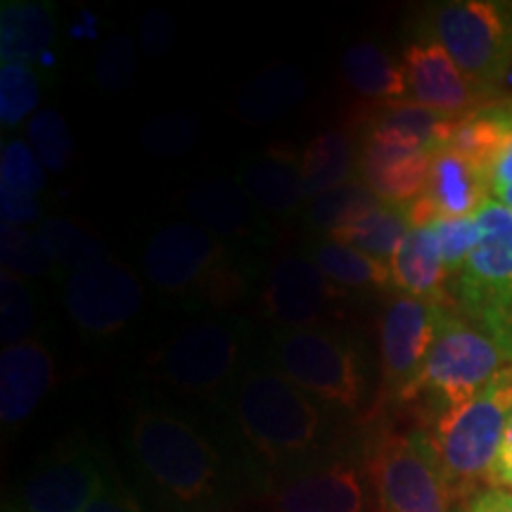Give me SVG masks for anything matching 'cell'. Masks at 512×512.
Masks as SVG:
<instances>
[{
    "label": "cell",
    "mask_w": 512,
    "mask_h": 512,
    "mask_svg": "<svg viewBox=\"0 0 512 512\" xmlns=\"http://www.w3.org/2000/svg\"><path fill=\"white\" fill-rule=\"evenodd\" d=\"M463 512H512V491H482V494H477L465 505Z\"/></svg>",
    "instance_id": "f6af8a7d"
},
{
    "label": "cell",
    "mask_w": 512,
    "mask_h": 512,
    "mask_svg": "<svg viewBox=\"0 0 512 512\" xmlns=\"http://www.w3.org/2000/svg\"><path fill=\"white\" fill-rule=\"evenodd\" d=\"M0 219H3V226L29 228L31 223L41 221V204L31 197L0 192Z\"/></svg>",
    "instance_id": "7bdbcfd3"
},
{
    "label": "cell",
    "mask_w": 512,
    "mask_h": 512,
    "mask_svg": "<svg viewBox=\"0 0 512 512\" xmlns=\"http://www.w3.org/2000/svg\"><path fill=\"white\" fill-rule=\"evenodd\" d=\"M176 22L164 8L147 10L140 19V50L147 57H162L174 46Z\"/></svg>",
    "instance_id": "60d3db41"
},
{
    "label": "cell",
    "mask_w": 512,
    "mask_h": 512,
    "mask_svg": "<svg viewBox=\"0 0 512 512\" xmlns=\"http://www.w3.org/2000/svg\"><path fill=\"white\" fill-rule=\"evenodd\" d=\"M463 119L465 117L437 112L415 100H392L377 102L375 110L368 112L366 121L399 128V131L420 140L432 155H437L439 150H444L451 143L453 133H456V128Z\"/></svg>",
    "instance_id": "f546056e"
},
{
    "label": "cell",
    "mask_w": 512,
    "mask_h": 512,
    "mask_svg": "<svg viewBox=\"0 0 512 512\" xmlns=\"http://www.w3.org/2000/svg\"><path fill=\"white\" fill-rule=\"evenodd\" d=\"M479 242L458 278L467 323L489 335L512 361V211L489 200L477 211Z\"/></svg>",
    "instance_id": "9c48e42d"
},
{
    "label": "cell",
    "mask_w": 512,
    "mask_h": 512,
    "mask_svg": "<svg viewBox=\"0 0 512 512\" xmlns=\"http://www.w3.org/2000/svg\"><path fill=\"white\" fill-rule=\"evenodd\" d=\"M62 302L81 335L110 339L121 335L140 316L145 285L131 266L107 256L64 280Z\"/></svg>",
    "instance_id": "7c38bea8"
},
{
    "label": "cell",
    "mask_w": 512,
    "mask_h": 512,
    "mask_svg": "<svg viewBox=\"0 0 512 512\" xmlns=\"http://www.w3.org/2000/svg\"><path fill=\"white\" fill-rule=\"evenodd\" d=\"M491 195H494L496 202H501L503 207H508L512 211V185H508V188H501V190L491 192Z\"/></svg>",
    "instance_id": "7dc6e473"
},
{
    "label": "cell",
    "mask_w": 512,
    "mask_h": 512,
    "mask_svg": "<svg viewBox=\"0 0 512 512\" xmlns=\"http://www.w3.org/2000/svg\"><path fill=\"white\" fill-rule=\"evenodd\" d=\"M349 292L330 283L309 252L294 249L273 261L259 287L261 316L278 330L332 328Z\"/></svg>",
    "instance_id": "8fae6325"
},
{
    "label": "cell",
    "mask_w": 512,
    "mask_h": 512,
    "mask_svg": "<svg viewBox=\"0 0 512 512\" xmlns=\"http://www.w3.org/2000/svg\"><path fill=\"white\" fill-rule=\"evenodd\" d=\"M342 74L363 98L377 102L403 100L408 93V76L403 62L394 60L382 46L361 41L347 48L342 57Z\"/></svg>",
    "instance_id": "484cf974"
},
{
    "label": "cell",
    "mask_w": 512,
    "mask_h": 512,
    "mask_svg": "<svg viewBox=\"0 0 512 512\" xmlns=\"http://www.w3.org/2000/svg\"><path fill=\"white\" fill-rule=\"evenodd\" d=\"M510 418L512 366H505L475 399L434 422L432 444L458 503L489 475Z\"/></svg>",
    "instance_id": "ba28073f"
},
{
    "label": "cell",
    "mask_w": 512,
    "mask_h": 512,
    "mask_svg": "<svg viewBox=\"0 0 512 512\" xmlns=\"http://www.w3.org/2000/svg\"><path fill=\"white\" fill-rule=\"evenodd\" d=\"M264 503L271 512H377L366 456L354 453L273 484Z\"/></svg>",
    "instance_id": "5bb4252c"
},
{
    "label": "cell",
    "mask_w": 512,
    "mask_h": 512,
    "mask_svg": "<svg viewBox=\"0 0 512 512\" xmlns=\"http://www.w3.org/2000/svg\"><path fill=\"white\" fill-rule=\"evenodd\" d=\"M320 271L330 283H335L342 290H370V287H389L392 283V268L384 261H377L373 256L361 252V249L342 245L335 240H318L309 249Z\"/></svg>",
    "instance_id": "f1b7e54d"
},
{
    "label": "cell",
    "mask_w": 512,
    "mask_h": 512,
    "mask_svg": "<svg viewBox=\"0 0 512 512\" xmlns=\"http://www.w3.org/2000/svg\"><path fill=\"white\" fill-rule=\"evenodd\" d=\"M432 157L420 140L399 128L366 121L358 143V181L377 200L411 204L425 192Z\"/></svg>",
    "instance_id": "2e32d148"
},
{
    "label": "cell",
    "mask_w": 512,
    "mask_h": 512,
    "mask_svg": "<svg viewBox=\"0 0 512 512\" xmlns=\"http://www.w3.org/2000/svg\"><path fill=\"white\" fill-rule=\"evenodd\" d=\"M403 69L408 76V93L420 105L453 117H467L484 107L479 105L484 93L465 79L451 55L432 38L418 36L403 48Z\"/></svg>",
    "instance_id": "ac0fdd59"
},
{
    "label": "cell",
    "mask_w": 512,
    "mask_h": 512,
    "mask_svg": "<svg viewBox=\"0 0 512 512\" xmlns=\"http://www.w3.org/2000/svg\"><path fill=\"white\" fill-rule=\"evenodd\" d=\"M418 36L437 41L479 93L501 86L512 64V3L458 0L427 10Z\"/></svg>",
    "instance_id": "52a82bcc"
},
{
    "label": "cell",
    "mask_w": 512,
    "mask_h": 512,
    "mask_svg": "<svg viewBox=\"0 0 512 512\" xmlns=\"http://www.w3.org/2000/svg\"><path fill=\"white\" fill-rule=\"evenodd\" d=\"M223 411L230 420V441L259 498L297 472L351 453L342 444L339 413L271 363H252Z\"/></svg>",
    "instance_id": "6da1fadb"
},
{
    "label": "cell",
    "mask_w": 512,
    "mask_h": 512,
    "mask_svg": "<svg viewBox=\"0 0 512 512\" xmlns=\"http://www.w3.org/2000/svg\"><path fill=\"white\" fill-rule=\"evenodd\" d=\"M411 228L413 226L411 219H408V204L380 202L368 214H363L361 219L349 223L347 228L328 235V240L356 247L373 256V259L389 264Z\"/></svg>",
    "instance_id": "83f0119b"
},
{
    "label": "cell",
    "mask_w": 512,
    "mask_h": 512,
    "mask_svg": "<svg viewBox=\"0 0 512 512\" xmlns=\"http://www.w3.org/2000/svg\"><path fill=\"white\" fill-rule=\"evenodd\" d=\"M86 512H159L157 508H150L143 498H140L131 486L119 482L117 477L107 479L102 491L95 496V501L88 505Z\"/></svg>",
    "instance_id": "b9f144b4"
},
{
    "label": "cell",
    "mask_w": 512,
    "mask_h": 512,
    "mask_svg": "<svg viewBox=\"0 0 512 512\" xmlns=\"http://www.w3.org/2000/svg\"><path fill=\"white\" fill-rule=\"evenodd\" d=\"M380 202L382 200H377L373 192L356 178V181L339 185V188L325 192V195H320L306 204L304 221L313 233L328 238V235L337 233V230L347 228L349 223L361 219L363 214H368Z\"/></svg>",
    "instance_id": "1f68e13d"
},
{
    "label": "cell",
    "mask_w": 512,
    "mask_h": 512,
    "mask_svg": "<svg viewBox=\"0 0 512 512\" xmlns=\"http://www.w3.org/2000/svg\"><path fill=\"white\" fill-rule=\"evenodd\" d=\"M266 363L332 411L363 413L368 366L363 349L347 332L332 328L275 330Z\"/></svg>",
    "instance_id": "5b68a950"
},
{
    "label": "cell",
    "mask_w": 512,
    "mask_h": 512,
    "mask_svg": "<svg viewBox=\"0 0 512 512\" xmlns=\"http://www.w3.org/2000/svg\"><path fill=\"white\" fill-rule=\"evenodd\" d=\"M55 5L46 0L0 3V62L34 64L55 43Z\"/></svg>",
    "instance_id": "603a6c76"
},
{
    "label": "cell",
    "mask_w": 512,
    "mask_h": 512,
    "mask_svg": "<svg viewBox=\"0 0 512 512\" xmlns=\"http://www.w3.org/2000/svg\"><path fill=\"white\" fill-rule=\"evenodd\" d=\"M36 235L48 252L50 261H53L57 278L64 273L72 275L83 266H91L95 261L112 256L105 242L88 233L79 223L60 219V216L43 219Z\"/></svg>",
    "instance_id": "4dcf8cb0"
},
{
    "label": "cell",
    "mask_w": 512,
    "mask_h": 512,
    "mask_svg": "<svg viewBox=\"0 0 512 512\" xmlns=\"http://www.w3.org/2000/svg\"><path fill=\"white\" fill-rule=\"evenodd\" d=\"M178 204L195 226L245 254L268 247L275 238L273 221L256 207L240 181L197 178L181 192Z\"/></svg>",
    "instance_id": "9a60e30c"
},
{
    "label": "cell",
    "mask_w": 512,
    "mask_h": 512,
    "mask_svg": "<svg viewBox=\"0 0 512 512\" xmlns=\"http://www.w3.org/2000/svg\"><path fill=\"white\" fill-rule=\"evenodd\" d=\"M0 261H3V271L27 280V283L34 278L55 275L53 261L43 249L38 235L31 233L29 228L3 226L0 223Z\"/></svg>",
    "instance_id": "e575fe53"
},
{
    "label": "cell",
    "mask_w": 512,
    "mask_h": 512,
    "mask_svg": "<svg viewBox=\"0 0 512 512\" xmlns=\"http://www.w3.org/2000/svg\"><path fill=\"white\" fill-rule=\"evenodd\" d=\"M389 268H392V283L396 290L408 297L446 306L448 273L441 261L432 226L408 230L394 259L389 261Z\"/></svg>",
    "instance_id": "cb8c5ba5"
},
{
    "label": "cell",
    "mask_w": 512,
    "mask_h": 512,
    "mask_svg": "<svg viewBox=\"0 0 512 512\" xmlns=\"http://www.w3.org/2000/svg\"><path fill=\"white\" fill-rule=\"evenodd\" d=\"M136 41L128 34H114L100 48L95 60V81L110 93L126 91L136 74Z\"/></svg>",
    "instance_id": "ab89813d"
},
{
    "label": "cell",
    "mask_w": 512,
    "mask_h": 512,
    "mask_svg": "<svg viewBox=\"0 0 512 512\" xmlns=\"http://www.w3.org/2000/svg\"><path fill=\"white\" fill-rule=\"evenodd\" d=\"M200 119L190 112H164L140 128V145L159 159H176L190 152L200 140Z\"/></svg>",
    "instance_id": "836d02e7"
},
{
    "label": "cell",
    "mask_w": 512,
    "mask_h": 512,
    "mask_svg": "<svg viewBox=\"0 0 512 512\" xmlns=\"http://www.w3.org/2000/svg\"><path fill=\"white\" fill-rule=\"evenodd\" d=\"M444 304L425 299L394 297L380 318L382 394L396 399L430 356L446 316Z\"/></svg>",
    "instance_id": "e0dca14e"
},
{
    "label": "cell",
    "mask_w": 512,
    "mask_h": 512,
    "mask_svg": "<svg viewBox=\"0 0 512 512\" xmlns=\"http://www.w3.org/2000/svg\"><path fill=\"white\" fill-rule=\"evenodd\" d=\"M41 105V79L34 64L0 62V124L17 128L34 119Z\"/></svg>",
    "instance_id": "d6a6232c"
},
{
    "label": "cell",
    "mask_w": 512,
    "mask_h": 512,
    "mask_svg": "<svg viewBox=\"0 0 512 512\" xmlns=\"http://www.w3.org/2000/svg\"><path fill=\"white\" fill-rule=\"evenodd\" d=\"M38 162L29 143L12 138L5 140L0 150V192H12V195L31 197L38 200L43 188H46V174Z\"/></svg>",
    "instance_id": "74e56055"
},
{
    "label": "cell",
    "mask_w": 512,
    "mask_h": 512,
    "mask_svg": "<svg viewBox=\"0 0 512 512\" xmlns=\"http://www.w3.org/2000/svg\"><path fill=\"white\" fill-rule=\"evenodd\" d=\"M302 178L306 200L358 178V143L342 128L318 133L302 152Z\"/></svg>",
    "instance_id": "d4e9b609"
},
{
    "label": "cell",
    "mask_w": 512,
    "mask_h": 512,
    "mask_svg": "<svg viewBox=\"0 0 512 512\" xmlns=\"http://www.w3.org/2000/svg\"><path fill=\"white\" fill-rule=\"evenodd\" d=\"M309 91V79L299 67L287 62L271 64L252 76L233 100V114L249 126H264L280 119Z\"/></svg>",
    "instance_id": "7402d4cb"
},
{
    "label": "cell",
    "mask_w": 512,
    "mask_h": 512,
    "mask_svg": "<svg viewBox=\"0 0 512 512\" xmlns=\"http://www.w3.org/2000/svg\"><path fill=\"white\" fill-rule=\"evenodd\" d=\"M240 185L268 219L290 221L306 209L302 155L290 145H275L249 159L240 171Z\"/></svg>",
    "instance_id": "ffe728a7"
},
{
    "label": "cell",
    "mask_w": 512,
    "mask_h": 512,
    "mask_svg": "<svg viewBox=\"0 0 512 512\" xmlns=\"http://www.w3.org/2000/svg\"><path fill=\"white\" fill-rule=\"evenodd\" d=\"M126 456L140 489L162 512H226L254 494L233 441L166 406H140L131 415Z\"/></svg>",
    "instance_id": "7a4b0ae2"
},
{
    "label": "cell",
    "mask_w": 512,
    "mask_h": 512,
    "mask_svg": "<svg viewBox=\"0 0 512 512\" xmlns=\"http://www.w3.org/2000/svg\"><path fill=\"white\" fill-rule=\"evenodd\" d=\"M491 181L479 166L465 159L451 147H444L432 157L430 178L425 192L439 211V216H475L489 202Z\"/></svg>",
    "instance_id": "44dd1931"
},
{
    "label": "cell",
    "mask_w": 512,
    "mask_h": 512,
    "mask_svg": "<svg viewBox=\"0 0 512 512\" xmlns=\"http://www.w3.org/2000/svg\"><path fill=\"white\" fill-rule=\"evenodd\" d=\"M434 235H437V245L441 261L448 275H458L463 271L472 252L477 249L479 242V223L475 216H439L432 223Z\"/></svg>",
    "instance_id": "f35d334b"
},
{
    "label": "cell",
    "mask_w": 512,
    "mask_h": 512,
    "mask_svg": "<svg viewBox=\"0 0 512 512\" xmlns=\"http://www.w3.org/2000/svg\"><path fill=\"white\" fill-rule=\"evenodd\" d=\"M53 384V351L41 337L5 347L0 354V422L5 430H15L27 422Z\"/></svg>",
    "instance_id": "d6986e66"
},
{
    "label": "cell",
    "mask_w": 512,
    "mask_h": 512,
    "mask_svg": "<svg viewBox=\"0 0 512 512\" xmlns=\"http://www.w3.org/2000/svg\"><path fill=\"white\" fill-rule=\"evenodd\" d=\"M505 363H512L510 356L494 339L463 316L446 311L430 356L396 399L432 411L439 420L475 399Z\"/></svg>",
    "instance_id": "8992f818"
},
{
    "label": "cell",
    "mask_w": 512,
    "mask_h": 512,
    "mask_svg": "<svg viewBox=\"0 0 512 512\" xmlns=\"http://www.w3.org/2000/svg\"><path fill=\"white\" fill-rule=\"evenodd\" d=\"M36 299L27 280L0 273V339L5 347L24 342L34 330Z\"/></svg>",
    "instance_id": "8d00e7d4"
},
{
    "label": "cell",
    "mask_w": 512,
    "mask_h": 512,
    "mask_svg": "<svg viewBox=\"0 0 512 512\" xmlns=\"http://www.w3.org/2000/svg\"><path fill=\"white\" fill-rule=\"evenodd\" d=\"M366 463L377 512H463L444 475L430 434L384 432L368 441Z\"/></svg>",
    "instance_id": "30bf717a"
},
{
    "label": "cell",
    "mask_w": 512,
    "mask_h": 512,
    "mask_svg": "<svg viewBox=\"0 0 512 512\" xmlns=\"http://www.w3.org/2000/svg\"><path fill=\"white\" fill-rule=\"evenodd\" d=\"M112 475L88 441H64L38 458L22 479V512H86Z\"/></svg>",
    "instance_id": "4fadbf2b"
},
{
    "label": "cell",
    "mask_w": 512,
    "mask_h": 512,
    "mask_svg": "<svg viewBox=\"0 0 512 512\" xmlns=\"http://www.w3.org/2000/svg\"><path fill=\"white\" fill-rule=\"evenodd\" d=\"M512 143V105H484L477 112L467 114L453 133V152L470 159L484 174H489L503 155V150Z\"/></svg>",
    "instance_id": "4316f807"
},
{
    "label": "cell",
    "mask_w": 512,
    "mask_h": 512,
    "mask_svg": "<svg viewBox=\"0 0 512 512\" xmlns=\"http://www.w3.org/2000/svg\"><path fill=\"white\" fill-rule=\"evenodd\" d=\"M486 482L491 484V489L512 491V418L508 427H505L501 446H498L494 463H491L489 475H486Z\"/></svg>",
    "instance_id": "ee69618b"
},
{
    "label": "cell",
    "mask_w": 512,
    "mask_h": 512,
    "mask_svg": "<svg viewBox=\"0 0 512 512\" xmlns=\"http://www.w3.org/2000/svg\"><path fill=\"white\" fill-rule=\"evenodd\" d=\"M145 280L185 309L230 311L259 294L261 266L252 254L216 240L192 221L155 228L140 252Z\"/></svg>",
    "instance_id": "3957f363"
},
{
    "label": "cell",
    "mask_w": 512,
    "mask_h": 512,
    "mask_svg": "<svg viewBox=\"0 0 512 512\" xmlns=\"http://www.w3.org/2000/svg\"><path fill=\"white\" fill-rule=\"evenodd\" d=\"M29 145L48 171H67L74 159V138L67 119L55 110H41L29 121Z\"/></svg>",
    "instance_id": "d590c367"
},
{
    "label": "cell",
    "mask_w": 512,
    "mask_h": 512,
    "mask_svg": "<svg viewBox=\"0 0 512 512\" xmlns=\"http://www.w3.org/2000/svg\"><path fill=\"white\" fill-rule=\"evenodd\" d=\"M252 325L238 316H211L178 328L150 358V373L178 394L226 408L252 366Z\"/></svg>",
    "instance_id": "277c9868"
},
{
    "label": "cell",
    "mask_w": 512,
    "mask_h": 512,
    "mask_svg": "<svg viewBox=\"0 0 512 512\" xmlns=\"http://www.w3.org/2000/svg\"><path fill=\"white\" fill-rule=\"evenodd\" d=\"M508 185H512V143L505 147L503 155L491 169V192L508 188Z\"/></svg>",
    "instance_id": "bcb514c9"
},
{
    "label": "cell",
    "mask_w": 512,
    "mask_h": 512,
    "mask_svg": "<svg viewBox=\"0 0 512 512\" xmlns=\"http://www.w3.org/2000/svg\"><path fill=\"white\" fill-rule=\"evenodd\" d=\"M5 512H22L17 508V505H8V508H5Z\"/></svg>",
    "instance_id": "c3c4849f"
}]
</instances>
